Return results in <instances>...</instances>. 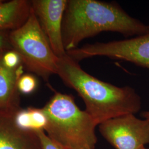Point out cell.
I'll return each instance as SVG.
<instances>
[{"label":"cell","instance_id":"obj_7","mask_svg":"<svg viewBox=\"0 0 149 149\" xmlns=\"http://www.w3.org/2000/svg\"><path fill=\"white\" fill-rule=\"evenodd\" d=\"M32 9L54 53L61 58L66 55L62 25L68 0H33Z\"/></svg>","mask_w":149,"mask_h":149},{"label":"cell","instance_id":"obj_4","mask_svg":"<svg viewBox=\"0 0 149 149\" xmlns=\"http://www.w3.org/2000/svg\"><path fill=\"white\" fill-rule=\"evenodd\" d=\"M11 47L19 54L24 68L48 82L56 74L59 58L54 53L33 9L21 27L10 32Z\"/></svg>","mask_w":149,"mask_h":149},{"label":"cell","instance_id":"obj_10","mask_svg":"<svg viewBox=\"0 0 149 149\" xmlns=\"http://www.w3.org/2000/svg\"><path fill=\"white\" fill-rule=\"evenodd\" d=\"M27 0H0V32L16 30L27 21L31 12Z\"/></svg>","mask_w":149,"mask_h":149},{"label":"cell","instance_id":"obj_15","mask_svg":"<svg viewBox=\"0 0 149 149\" xmlns=\"http://www.w3.org/2000/svg\"><path fill=\"white\" fill-rule=\"evenodd\" d=\"M10 32L9 31L0 32V52L12 48L9 39Z\"/></svg>","mask_w":149,"mask_h":149},{"label":"cell","instance_id":"obj_3","mask_svg":"<svg viewBox=\"0 0 149 149\" xmlns=\"http://www.w3.org/2000/svg\"><path fill=\"white\" fill-rule=\"evenodd\" d=\"M42 108L48 119L44 132L55 144L65 149H95L97 125L71 95L55 92Z\"/></svg>","mask_w":149,"mask_h":149},{"label":"cell","instance_id":"obj_6","mask_svg":"<svg viewBox=\"0 0 149 149\" xmlns=\"http://www.w3.org/2000/svg\"><path fill=\"white\" fill-rule=\"evenodd\" d=\"M100 132L116 149H139L149 144V120L133 114L113 118L99 125Z\"/></svg>","mask_w":149,"mask_h":149},{"label":"cell","instance_id":"obj_12","mask_svg":"<svg viewBox=\"0 0 149 149\" xmlns=\"http://www.w3.org/2000/svg\"><path fill=\"white\" fill-rule=\"evenodd\" d=\"M38 82L36 77L32 74H23L17 82V88L20 94L29 95L37 88Z\"/></svg>","mask_w":149,"mask_h":149},{"label":"cell","instance_id":"obj_11","mask_svg":"<svg viewBox=\"0 0 149 149\" xmlns=\"http://www.w3.org/2000/svg\"><path fill=\"white\" fill-rule=\"evenodd\" d=\"M15 121L18 128L22 130L37 132L45 131L48 119L43 108L28 107L21 108L15 116Z\"/></svg>","mask_w":149,"mask_h":149},{"label":"cell","instance_id":"obj_8","mask_svg":"<svg viewBox=\"0 0 149 149\" xmlns=\"http://www.w3.org/2000/svg\"><path fill=\"white\" fill-rule=\"evenodd\" d=\"M16 113L0 111V149H43L37 132L17 127Z\"/></svg>","mask_w":149,"mask_h":149},{"label":"cell","instance_id":"obj_17","mask_svg":"<svg viewBox=\"0 0 149 149\" xmlns=\"http://www.w3.org/2000/svg\"><path fill=\"white\" fill-rule=\"evenodd\" d=\"M139 149H148V148H146L145 146H143V147H141V148H140Z\"/></svg>","mask_w":149,"mask_h":149},{"label":"cell","instance_id":"obj_5","mask_svg":"<svg viewBox=\"0 0 149 149\" xmlns=\"http://www.w3.org/2000/svg\"><path fill=\"white\" fill-rule=\"evenodd\" d=\"M66 53L78 63L101 56L127 61L149 69V32L125 40L87 44Z\"/></svg>","mask_w":149,"mask_h":149},{"label":"cell","instance_id":"obj_13","mask_svg":"<svg viewBox=\"0 0 149 149\" xmlns=\"http://www.w3.org/2000/svg\"><path fill=\"white\" fill-rule=\"evenodd\" d=\"M1 60L4 66L9 69L17 70L24 67L19 54L12 48L2 52Z\"/></svg>","mask_w":149,"mask_h":149},{"label":"cell","instance_id":"obj_2","mask_svg":"<svg viewBox=\"0 0 149 149\" xmlns=\"http://www.w3.org/2000/svg\"><path fill=\"white\" fill-rule=\"evenodd\" d=\"M103 32L136 37L149 32V26L129 16L116 2L68 0L62 25L66 52L78 48L83 40Z\"/></svg>","mask_w":149,"mask_h":149},{"label":"cell","instance_id":"obj_9","mask_svg":"<svg viewBox=\"0 0 149 149\" xmlns=\"http://www.w3.org/2000/svg\"><path fill=\"white\" fill-rule=\"evenodd\" d=\"M2 51L0 52V111L16 113L21 108L17 82L23 74L24 67L17 70L7 68L2 62Z\"/></svg>","mask_w":149,"mask_h":149},{"label":"cell","instance_id":"obj_14","mask_svg":"<svg viewBox=\"0 0 149 149\" xmlns=\"http://www.w3.org/2000/svg\"><path fill=\"white\" fill-rule=\"evenodd\" d=\"M37 133L41 141L43 149H65L53 142L44 131H39Z\"/></svg>","mask_w":149,"mask_h":149},{"label":"cell","instance_id":"obj_16","mask_svg":"<svg viewBox=\"0 0 149 149\" xmlns=\"http://www.w3.org/2000/svg\"><path fill=\"white\" fill-rule=\"evenodd\" d=\"M141 117L144 118V119H148L149 120V111H145L142 112L141 114Z\"/></svg>","mask_w":149,"mask_h":149},{"label":"cell","instance_id":"obj_1","mask_svg":"<svg viewBox=\"0 0 149 149\" xmlns=\"http://www.w3.org/2000/svg\"><path fill=\"white\" fill-rule=\"evenodd\" d=\"M56 74L81 97L85 111L97 125L113 118L135 114L141 109L140 97L132 87H118L97 79L67 54L59 58Z\"/></svg>","mask_w":149,"mask_h":149}]
</instances>
